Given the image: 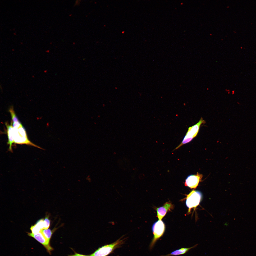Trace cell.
<instances>
[{
  "label": "cell",
  "mask_w": 256,
  "mask_h": 256,
  "mask_svg": "<svg viewBox=\"0 0 256 256\" xmlns=\"http://www.w3.org/2000/svg\"><path fill=\"white\" fill-rule=\"evenodd\" d=\"M69 256H90L81 254L76 252L74 254L69 255Z\"/></svg>",
  "instance_id": "16"
},
{
  "label": "cell",
  "mask_w": 256,
  "mask_h": 256,
  "mask_svg": "<svg viewBox=\"0 0 256 256\" xmlns=\"http://www.w3.org/2000/svg\"><path fill=\"white\" fill-rule=\"evenodd\" d=\"M56 229L55 228V229L52 230L50 229H43L41 230V232L45 237L48 240L50 241L53 232L55 231V230Z\"/></svg>",
  "instance_id": "11"
},
{
  "label": "cell",
  "mask_w": 256,
  "mask_h": 256,
  "mask_svg": "<svg viewBox=\"0 0 256 256\" xmlns=\"http://www.w3.org/2000/svg\"><path fill=\"white\" fill-rule=\"evenodd\" d=\"M72 15V14H70V15H69V16H71Z\"/></svg>",
  "instance_id": "18"
},
{
  "label": "cell",
  "mask_w": 256,
  "mask_h": 256,
  "mask_svg": "<svg viewBox=\"0 0 256 256\" xmlns=\"http://www.w3.org/2000/svg\"><path fill=\"white\" fill-rule=\"evenodd\" d=\"M165 229V224L161 220H159L154 224L152 227L154 236L150 244V249L153 248L156 241L163 235Z\"/></svg>",
  "instance_id": "4"
},
{
  "label": "cell",
  "mask_w": 256,
  "mask_h": 256,
  "mask_svg": "<svg viewBox=\"0 0 256 256\" xmlns=\"http://www.w3.org/2000/svg\"><path fill=\"white\" fill-rule=\"evenodd\" d=\"M28 234V236L33 238L41 243L46 249L48 252L51 254L53 248L50 245V241L45 237L41 232L35 234L29 233Z\"/></svg>",
  "instance_id": "6"
},
{
  "label": "cell",
  "mask_w": 256,
  "mask_h": 256,
  "mask_svg": "<svg viewBox=\"0 0 256 256\" xmlns=\"http://www.w3.org/2000/svg\"><path fill=\"white\" fill-rule=\"evenodd\" d=\"M202 197V194L199 191L193 190L187 197L186 204L188 208V212L191 209L195 208L200 204Z\"/></svg>",
  "instance_id": "5"
},
{
  "label": "cell",
  "mask_w": 256,
  "mask_h": 256,
  "mask_svg": "<svg viewBox=\"0 0 256 256\" xmlns=\"http://www.w3.org/2000/svg\"><path fill=\"white\" fill-rule=\"evenodd\" d=\"M12 124V122L10 125L7 123H5V125L7 129L8 139L7 144L9 145V150L11 152H13L12 146L13 144L14 143V129Z\"/></svg>",
  "instance_id": "9"
},
{
  "label": "cell",
  "mask_w": 256,
  "mask_h": 256,
  "mask_svg": "<svg viewBox=\"0 0 256 256\" xmlns=\"http://www.w3.org/2000/svg\"><path fill=\"white\" fill-rule=\"evenodd\" d=\"M13 128L14 143L19 144H26L42 149L41 148L33 143L28 139L26 131L21 123Z\"/></svg>",
  "instance_id": "1"
},
{
  "label": "cell",
  "mask_w": 256,
  "mask_h": 256,
  "mask_svg": "<svg viewBox=\"0 0 256 256\" xmlns=\"http://www.w3.org/2000/svg\"><path fill=\"white\" fill-rule=\"evenodd\" d=\"M124 239H119L115 242L99 248L90 256H107L123 244Z\"/></svg>",
  "instance_id": "2"
},
{
  "label": "cell",
  "mask_w": 256,
  "mask_h": 256,
  "mask_svg": "<svg viewBox=\"0 0 256 256\" xmlns=\"http://www.w3.org/2000/svg\"><path fill=\"white\" fill-rule=\"evenodd\" d=\"M197 245L189 248H182L180 249L176 250L167 255L163 256H176L184 254L187 252L190 249L196 247Z\"/></svg>",
  "instance_id": "10"
},
{
  "label": "cell",
  "mask_w": 256,
  "mask_h": 256,
  "mask_svg": "<svg viewBox=\"0 0 256 256\" xmlns=\"http://www.w3.org/2000/svg\"><path fill=\"white\" fill-rule=\"evenodd\" d=\"M73 44H74V45H75V42H73Z\"/></svg>",
  "instance_id": "17"
},
{
  "label": "cell",
  "mask_w": 256,
  "mask_h": 256,
  "mask_svg": "<svg viewBox=\"0 0 256 256\" xmlns=\"http://www.w3.org/2000/svg\"><path fill=\"white\" fill-rule=\"evenodd\" d=\"M203 175L197 173V174L189 176L186 178L184 183L185 186L191 188H196L201 180Z\"/></svg>",
  "instance_id": "7"
},
{
  "label": "cell",
  "mask_w": 256,
  "mask_h": 256,
  "mask_svg": "<svg viewBox=\"0 0 256 256\" xmlns=\"http://www.w3.org/2000/svg\"><path fill=\"white\" fill-rule=\"evenodd\" d=\"M50 221L48 216L46 217L44 221V229H47L50 226Z\"/></svg>",
  "instance_id": "14"
},
{
  "label": "cell",
  "mask_w": 256,
  "mask_h": 256,
  "mask_svg": "<svg viewBox=\"0 0 256 256\" xmlns=\"http://www.w3.org/2000/svg\"><path fill=\"white\" fill-rule=\"evenodd\" d=\"M173 207V205L171 203L168 202L165 203L163 206L157 208V216L159 220H161L167 212L172 209Z\"/></svg>",
  "instance_id": "8"
},
{
  "label": "cell",
  "mask_w": 256,
  "mask_h": 256,
  "mask_svg": "<svg viewBox=\"0 0 256 256\" xmlns=\"http://www.w3.org/2000/svg\"><path fill=\"white\" fill-rule=\"evenodd\" d=\"M32 233L33 234H35L41 232V230L40 228L36 224L33 226H32L30 228Z\"/></svg>",
  "instance_id": "13"
},
{
  "label": "cell",
  "mask_w": 256,
  "mask_h": 256,
  "mask_svg": "<svg viewBox=\"0 0 256 256\" xmlns=\"http://www.w3.org/2000/svg\"><path fill=\"white\" fill-rule=\"evenodd\" d=\"M42 230L44 228V220L43 219H41L38 220L36 224Z\"/></svg>",
  "instance_id": "15"
},
{
  "label": "cell",
  "mask_w": 256,
  "mask_h": 256,
  "mask_svg": "<svg viewBox=\"0 0 256 256\" xmlns=\"http://www.w3.org/2000/svg\"><path fill=\"white\" fill-rule=\"evenodd\" d=\"M10 113L12 121L14 122H18L19 121L17 118L13 106H11L9 110Z\"/></svg>",
  "instance_id": "12"
},
{
  "label": "cell",
  "mask_w": 256,
  "mask_h": 256,
  "mask_svg": "<svg viewBox=\"0 0 256 256\" xmlns=\"http://www.w3.org/2000/svg\"><path fill=\"white\" fill-rule=\"evenodd\" d=\"M205 123V120L201 118L197 123L191 127H190L188 128L187 132L182 141L175 150L178 148L183 145L191 141L197 135L201 125L202 124L204 123Z\"/></svg>",
  "instance_id": "3"
}]
</instances>
